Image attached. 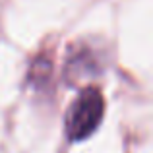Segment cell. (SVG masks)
I'll return each mask as SVG.
<instances>
[{"instance_id":"6da1fadb","label":"cell","mask_w":153,"mask_h":153,"mask_svg":"<svg viewBox=\"0 0 153 153\" xmlns=\"http://www.w3.org/2000/svg\"><path fill=\"white\" fill-rule=\"evenodd\" d=\"M105 112L103 95L95 87H87L78 95L66 114V134L72 142L85 140L95 132Z\"/></svg>"}]
</instances>
